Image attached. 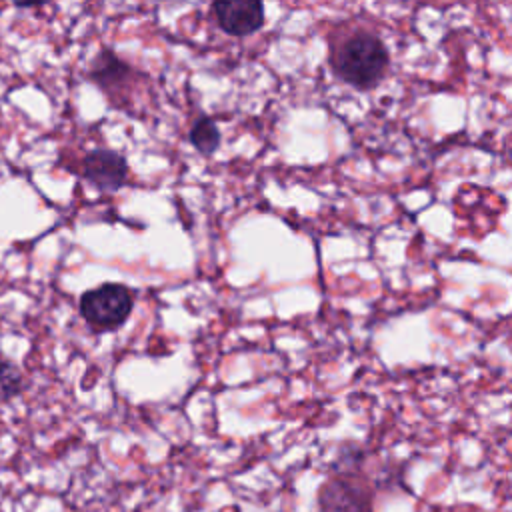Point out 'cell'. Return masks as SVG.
I'll return each instance as SVG.
<instances>
[{
    "label": "cell",
    "instance_id": "4",
    "mask_svg": "<svg viewBox=\"0 0 512 512\" xmlns=\"http://www.w3.org/2000/svg\"><path fill=\"white\" fill-rule=\"evenodd\" d=\"M370 490L348 476H334L318 492V512H370Z\"/></svg>",
    "mask_w": 512,
    "mask_h": 512
},
{
    "label": "cell",
    "instance_id": "1",
    "mask_svg": "<svg viewBox=\"0 0 512 512\" xmlns=\"http://www.w3.org/2000/svg\"><path fill=\"white\" fill-rule=\"evenodd\" d=\"M328 64L344 84L356 90H372L390 68V52L378 34L354 28L330 42Z\"/></svg>",
    "mask_w": 512,
    "mask_h": 512
},
{
    "label": "cell",
    "instance_id": "6",
    "mask_svg": "<svg viewBox=\"0 0 512 512\" xmlns=\"http://www.w3.org/2000/svg\"><path fill=\"white\" fill-rule=\"evenodd\" d=\"M86 76L92 84L104 90L108 98H112L120 92V88L132 82V78L136 76V70L128 62H124L112 48L102 46L92 58Z\"/></svg>",
    "mask_w": 512,
    "mask_h": 512
},
{
    "label": "cell",
    "instance_id": "2",
    "mask_svg": "<svg viewBox=\"0 0 512 512\" xmlns=\"http://www.w3.org/2000/svg\"><path fill=\"white\" fill-rule=\"evenodd\" d=\"M80 314L94 330L120 328L134 308V296L120 282H104L80 296Z\"/></svg>",
    "mask_w": 512,
    "mask_h": 512
},
{
    "label": "cell",
    "instance_id": "7",
    "mask_svg": "<svg viewBox=\"0 0 512 512\" xmlns=\"http://www.w3.org/2000/svg\"><path fill=\"white\" fill-rule=\"evenodd\" d=\"M188 140L204 156H210L220 146V128L210 116H198L188 132Z\"/></svg>",
    "mask_w": 512,
    "mask_h": 512
},
{
    "label": "cell",
    "instance_id": "3",
    "mask_svg": "<svg viewBox=\"0 0 512 512\" xmlns=\"http://www.w3.org/2000/svg\"><path fill=\"white\" fill-rule=\"evenodd\" d=\"M128 174V162L116 150L96 148L80 160V176L100 192L120 190L128 184Z\"/></svg>",
    "mask_w": 512,
    "mask_h": 512
},
{
    "label": "cell",
    "instance_id": "5",
    "mask_svg": "<svg viewBox=\"0 0 512 512\" xmlns=\"http://www.w3.org/2000/svg\"><path fill=\"white\" fill-rule=\"evenodd\" d=\"M210 12L218 28L230 36H250L264 26V6L258 0L214 2Z\"/></svg>",
    "mask_w": 512,
    "mask_h": 512
},
{
    "label": "cell",
    "instance_id": "8",
    "mask_svg": "<svg viewBox=\"0 0 512 512\" xmlns=\"http://www.w3.org/2000/svg\"><path fill=\"white\" fill-rule=\"evenodd\" d=\"M24 388V378L20 368L6 356L0 354V404L18 396Z\"/></svg>",
    "mask_w": 512,
    "mask_h": 512
}]
</instances>
